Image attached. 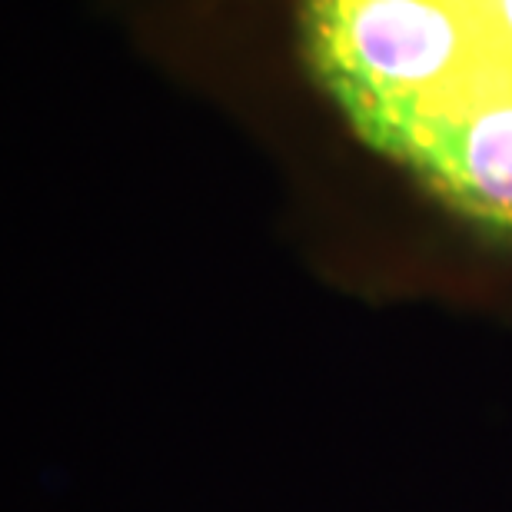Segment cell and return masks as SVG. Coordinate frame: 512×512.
Here are the masks:
<instances>
[{
  "label": "cell",
  "mask_w": 512,
  "mask_h": 512,
  "mask_svg": "<svg viewBox=\"0 0 512 512\" xmlns=\"http://www.w3.org/2000/svg\"><path fill=\"white\" fill-rule=\"evenodd\" d=\"M143 60L310 110L512 250V0H97Z\"/></svg>",
  "instance_id": "1"
}]
</instances>
